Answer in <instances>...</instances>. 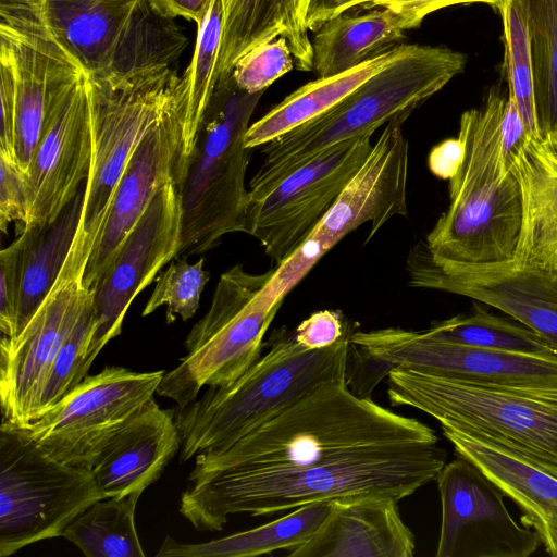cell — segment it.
<instances>
[{
  "label": "cell",
  "instance_id": "obj_50",
  "mask_svg": "<svg viewBox=\"0 0 557 557\" xmlns=\"http://www.w3.org/2000/svg\"><path fill=\"white\" fill-rule=\"evenodd\" d=\"M153 1V4L156 7V9L158 8V5L163 1V0H152Z\"/></svg>",
  "mask_w": 557,
  "mask_h": 557
},
{
  "label": "cell",
  "instance_id": "obj_16",
  "mask_svg": "<svg viewBox=\"0 0 557 557\" xmlns=\"http://www.w3.org/2000/svg\"><path fill=\"white\" fill-rule=\"evenodd\" d=\"M371 136L337 143L250 200L246 233L280 264L315 228L371 150Z\"/></svg>",
  "mask_w": 557,
  "mask_h": 557
},
{
  "label": "cell",
  "instance_id": "obj_39",
  "mask_svg": "<svg viewBox=\"0 0 557 557\" xmlns=\"http://www.w3.org/2000/svg\"><path fill=\"white\" fill-rule=\"evenodd\" d=\"M329 251L315 237H307L276 268L262 295L271 305H282L285 296L305 277L312 267Z\"/></svg>",
  "mask_w": 557,
  "mask_h": 557
},
{
  "label": "cell",
  "instance_id": "obj_49",
  "mask_svg": "<svg viewBox=\"0 0 557 557\" xmlns=\"http://www.w3.org/2000/svg\"><path fill=\"white\" fill-rule=\"evenodd\" d=\"M544 141L552 154L557 159V129L552 133Z\"/></svg>",
  "mask_w": 557,
  "mask_h": 557
},
{
  "label": "cell",
  "instance_id": "obj_37",
  "mask_svg": "<svg viewBox=\"0 0 557 557\" xmlns=\"http://www.w3.org/2000/svg\"><path fill=\"white\" fill-rule=\"evenodd\" d=\"M205 259L188 263L186 257L175 258L169 268L157 278L153 292L147 301L143 317L151 314L161 306H166V321L172 323L180 315L187 321L196 313L201 293L210 278L203 269Z\"/></svg>",
  "mask_w": 557,
  "mask_h": 557
},
{
  "label": "cell",
  "instance_id": "obj_23",
  "mask_svg": "<svg viewBox=\"0 0 557 557\" xmlns=\"http://www.w3.org/2000/svg\"><path fill=\"white\" fill-rule=\"evenodd\" d=\"M398 500L369 496L335 502L311 537L289 557H412L414 535Z\"/></svg>",
  "mask_w": 557,
  "mask_h": 557
},
{
  "label": "cell",
  "instance_id": "obj_6",
  "mask_svg": "<svg viewBox=\"0 0 557 557\" xmlns=\"http://www.w3.org/2000/svg\"><path fill=\"white\" fill-rule=\"evenodd\" d=\"M264 91L248 94L230 77L216 85L195 147L177 184L182 234L177 257L200 255L247 228L250 193L245 175L251 149L245 135Z\"/></svg>",
  "mask_w": 557,
  "mask_h": 557
},
{
  "label": "cell",
  "instance_id": "obj_21",
  "mask_svg": "<svg viewBox=\"0 0 557 557\" xmlns=\"http://www.w3.org/2000/svg\"><path fill=\"white\" fill-rule=\"evenodd\" d=\"M406 120L399 116L386 124L364 162L308 237L320 239L330 250L367 222L371 223L368 242L391 218L407 215L409 152L401 127Z\"/></svg>",
  "mask_w": 557,
  "mask_h": 557
},
{
  "label": "cell",
  "instance_id": "obj_19",
  "mask_svg": "<svg viewBox=\"0 0 557 557\" xmlns=\"http://www.w3.org/2000/svg\"><path fill=\"white\" fill-rule=\"evenodd\" d=\"M182 234V203L177 184L163 186L123 242L114 261L95 288L92 350L121 334L127 309L162 267L177 257Z\"/></svg>",
  "mask_w": 557,
  "mask_h": 557
},
{
  "label": "cell",
  "instance_id": "obj_46",
  "mask_svg": "<svg viewBox=\"0 0 557 557\" xmlns=\"http://www.w3.org/2000/svg\"><path fill=\"white\" fill-rule=\"evenodd\" d=\"M364 0H310L307 12V27L315 32L323 23L361 5Z\"/></svg>",
  "mask_w": 557,
  "mask_h": 557
},
{
  "label": "cell",
  "instance_id": "obj_47",
  "mask_svg": "<svg viewBox=\"0 0 557 557\" xmlns=\"http://www.w3.org/2000/svg\"><path fill=\"white\" fill-rule=\"evenodd\" d=\"M208 3L209 0H163L157 10L166 17H183L198 25Z\"/></svg>",
  "mask_w": 557,
  "mask_h": 557
},
{
  "label": "cell",
  "instance_id": "obj_5",
  "mask_svg": "<svg viewBox=\"0 0 557 557\" xmlns=\"http://www.w3.org/2000/svg\"><path fill=\"white\" fill-rule=\"evenodd\" d=\"M350 335L325 348L306 349L294 331L276 330L265 355L237 380L209 387L199 399L174 408L181 433L180 461L222 451L314 388L347 382Z\"/></svg>",
  "mask_w": 557,
  "mask_h": 557
},
{
  "label": "cell",
  "instance_id": "obj_15",
  "mask_svg": "<svg viewBox=\"0 0 557 557\" xmlns=\"http://www.w3.org/2000/svg\"><path fill=\"white\" fill-rule=\"evenodd\" d=\"M350 343L370 356L388 375L395 367L467 383L557 389V355L530 356L445 343L424 331L386 327L352 332Z\"/></svg>",
  "mask_w": 557,
  "mask_h": 557
},
{
  "label": "cell",
  "instance_id": "obj_22",
  "mask_svg": "<svg viewBox=\"0 0 557 557\" xmlns=\"http://www.w3.org/2000/svg\"><path fill=\"white\" fill-rule=\"evenodd\" d=\"M181 449L175 410L149 399L108 441L91 471L104 498L143 493Z\"/></svg>",
  "mask_w": 557,
  "mask_h": 557
},
{
  "label": "cell",
  "instance_id": "obj_24",
  "mask_svg": "<svg viewBox=\"0 0 557 557\" xmlns=\"http://www.w3.org/2000/svg\"><path fill=\"white\" fill-rule=\"evenodd\" d=\"M457 456L473 462L522 511L545 550L557 557V476L490 440L442 428Z\"/></svg>",
  "mask_w": 557,
  "mask_h": 557
},
{
  "label": "cell",
  "instance_id": "obj_36",
  "mask_svg": "<svg viewBox=\"0 0 557 557\" xmlns=\"http://www.w3.org/2000/svg\"><path fill=\"white\" fill-rule=\"evenodd\" d=\"M92 299L94 295L85 306L52 364L44 391L40 414L87 376L90 366L97 357L92 350L96 329Z\"/></svg>",
  "mask_w": 557,
  "mask_h": 557
},
{
  "label": "cell",
  "instance_id": "obj_41",
  "mask_svg": "<svg viewBox=\"0 0 557 557\" xmlns=\"http://www.w3.org/2000/svg\"><path fill=\"white\" fill-rule=\"evenodd\" d=\"M28 215L26 174L12 158L0 153V227L2 233L12 222L25 224Z\"/></svg>",
  "mask_w": 557,
  "mask_h": 557
},
{
  "label": "cell",
  "instance_id": "obj_44",
  "mask_svg": "<svg viewBox=\"0 0 557 557\" xmlns=\"http://www.w3.org/2000/svg\"><path fill=\"white\" fill-rule=\"evenodd\" d=\"M474 2L487 3L495 8L498 0H364L361 5L369 9H388L400 15L408 29H412L420 26L432 12L454 4Z\"/></svg>",
  "mask_w": 557,
  "mask_h": 557
},
{
  "label": "cell",
  "instance_id": "obj_43",
  "mask_svg": "<svg viewBox=\"0 0 557 557\" xmlns=\"http://www.w3.org/2000/svg\"><path fill=\"white\" fill-rule=\"evenodd\" d=\"M533 139L520 114L513 97L508 92L500 117V164L504 173L512 170Z\"/></svg>",
  "mask_w": 557,
  "mask_h": 557
},
{
  "label": "cell",
  "instance_id": "obj_30",
  "mask_svg": "<svg viewBox=\"0 0 557 557\" xmlns=\"http://www.w3.org/2000/svg\"><path fill=\"white\" fill-rule=\"evenodd\" d=\"M82 207L83 190L53 224L45 227L30 226L20 232L24 236V253L18 332L41 305L58 278L76 235Z\"/></svg>",
  "mask_w": 557,
  "mask_h": 557
},
{
  "label": "cell",
  "instance_id": "obj_12",
  "mask_svg": "<svg viewBox=\"0 0 557 557\" xmlns=\"http://www.w3.org/2000/svg\"><path fill=\"white\" fill-rule=\"evenodd\" d=\"M91 250L79 220L65 262L41 305L16 335H2V421L25 428L39 417L52 364L94 295L83 282Z\"/></svg>",
  "mask_w": 557,
  "mask_h": 557
},
{
  "label": "cell",
  "instance_id": "obj_7",
  "mask_svg": "<svg viewBox=\"0 0 557 557\" xmlns=\"http://www.w3.org/2000/svg\"><path fill=\"white\" fill-rule=\"evenodd\" d=\"M387 397L392 406L418 409L442 428L527 458L557 459V389L485 386L399 366L387 375Z\"/></svg>",
  "mask_w": 557,
  "mask_h": 557
},
{
  "label": "cell",
  "instance_id": "obj_25",
  "mask_svg": "<svg viewBox=\"0 0 557 557\" xmlns=\"http://www.w3.org/2000/svg\"><path fill=\"white\" fill-rule=\"evenodd\" d=\"M221 1L223 23L216 85L231 77L234 65L250 49L278 36L287 39L298 70H313L307 27L310 0Z\"/></svg>",
  "mask_w": 557,
  "mask_h": 557
},
{
  "label": "cell",
  "instance_id": "obj_2",
  "mask_svg": "<svg viewBox=\"0 0 557 557\" xmlns=\"http://www.w3.org/2000/svg\"><path fill=\"white\" fill-rule=\"evenodd\" d=\"M404 443H438V437L421 421L360 397L346 381H336L309 392L228 448L198 454L189 474L285 471Z\"/></svg>",
  "mask_w": 557,
  "mask_h": 557
},
{
  "label": "cell",
  "instance_id": "obj_9",
  "mask_svg": "<svg viewBox=\"0 0 557 557\" xmlns=\"http://www.w3.org/2000/svg\"><path fill=\"white\" fill-rule=\"evenodd\" d=\"M273 270L251 274L236 264L220 276L208 312L186 337V356L164 373L158 395L184 408L203 386L228 385L259 359L263 337L281 307L262 295Z\"/></svg>",
  "mask_w": 557,
  "mask_h": 557
},
{
  "label": "cell",
  "instance_id": "obj_1",
  "mask_svg": "<svg viewBox=\"0 0 557 557\" xmlns=\"http://www.w3.org/2000/svg\"><path fill=\"white\" fill-rule=\"evenodd\" d=\"M445 463L446 451L438 443H404L285 471L189 474L178 510L196 530L219 531L237 513L271 516L369 496L399 502L434 481Z\"/></svg>",
  "mask_w": 557,
  "mask_h": 557
},
{
  "label": "cell",
  "instance_id": "obj_17",
  "mask_svg": "<svg viewBox=\"0 0 557 557\" xmlns=\"http://www.w3.org/2000/svg\"><path fill=\"white\" fill-rule=\"evenodd\" d=\"M442 505L436 557H528L541 540L509 513L502 490L458 456L435 479Z\"/></svg>",
  "mask_w": 557,
  "mask_h": 557
},
{
  "label": "cell",
  "instance_id": "obj_28",
  "mask_svg": "<svg viewBox=\"0 0 557 557\" xmlns=\"http://www.w3.org/2000/svg\"><path fill=\"white\" fill-rule=\"evenodd\" d=\"M404 48L405 44L398 45L349 71L329 77H318L302 85L249 125L245 135V146L249 149L263 146L325 112L394 61Z\"/></svg>",
  "mask_w": 557,
  "mask_h": 557
},
{
  "label": "cell",
  "instance_id": "obj_42",
  "mask_svg": "<svg viewBox=\"0 0 557 557\" xmlns=\"http://www.w3.org/2000/svg\"><path fill=\"white\" fill-rule=\"evenodd\" d=\"M297 343L306 349H321L350 335L347 322L338 310H320L294 330Z\"/></svg>",
  "mask_w": 557,
  "mask_h": 557
},
{
  "label": "cell",
  "instance_id": "obj_10",
  "mask_svg": "<svg viewBox=\"0 0 557 557\" xmlns=\"http://www.w3.org/2000/svg\"><path fill=\"white\" fill-rule=\"evenodd\" d=\"M103 498L91 469L57 460L23 428L1 421V557L62 536L76 517Z\"/></svg>",
  "mask_w": 557,
  "mask_h": 557
},
{
  "label": "cell",
  "instance_id": "obj_20",
  "mask_svg": "<svg viewBox=\"0 0 557 557\" xmlns=\"http://www.w3.org/2000/svg\"><path fill=\"white\" fill-rule=\"evenodd\" d=\"M188 97L181 99L143 138L114 191L111 206L90 252L84 285L94 292L114 261L154 195L166 184H178L183 164V122Z\"/></svg>",
  "mask_w": 557,
  "mask_h": 557
},
{
  "label": "cell",
  "instance_id": "obj_31",
  "mask_svg": "<svg viewBox=\"0 0 557 557\" xmlns=\"http://www.w3.org/2000/svg\"><path fill=\"white\" fill-rule=\"evenodd\" d=\"M140 493L103 498L76 517L62 536L88 557H144L135 510Z\"/></svg>",
  "mask_w": 557,
  "mask_h": 557
},
{
  "label": "cell",
  "instance_id": "obj_3",
  "mask_svg": "<svg viewBox=\"0 0 557 557\" xmlns=\"http://www.w3.org/2000/svg\"><path fill=\"white\" fill-rule=\"evenodd\" d=\"M506 97L493 88L482 109L462 113L465 156L449 180V206L426 235L434 256L462 269L512 264L522 225V191L512 168L500 164V117Z\"/></svg>",
  "mask_w": 557,
  "mask_h": 557
},
{
  "label": "cell",
  "instance_id": "obj_14",
  "mask_svg": "<svg viewBox=\"0 0 557 557\" xmlns=\"http://www.w3.org/2000/svg\"><path fill=\"white\" fill-rule=\"evenodd\" d=\"M164 373L106 367L23 429L57 460L91 469L108 441L153 397Z\"/></svg>",
  "mask_w": 557,
  "mask_h": 557
},
{
  "label": "cell",
  "instance_id": "obj_13",
  "mask_svg": "<svg viewBox=\"0 0 557 557\" xmlns=\"http://www.w3.org/2000/svg\"><path fill=\"white\" fill-rule=\"evenodd\" d=\"M94 119L89 74L71 53L54 67L42 127L28 166V215L21 231L53 224L89 174Z\"/></svg>",
  "mask_w": 557,
  "mask_h": 557
},
{
  "label": "cell",
  "instance_id": "obj_29",
  "mask_svg": "<svg viewBox=\"0 0 557 557\" xmlns=\"http://www.w3.org/2000/svg\"><path fill=\"white\" fill-rule=\"evenodd\" d=\"M333 503H313L293 509L272 522L205 543H181L168 535L158 557H253L293 550L307 542L329 515Z\"/></svg>",
  "mask_w": 557,
  "mask_h": 557
},
{
  "label": "cell",
  "instance_id": "obj_40",
  "mask_svg": "<svg viewBox=\"0 0 557 557\" xmlns=\"http://www.w3.org/2000/svg\"><path fill=\"white\" fill-rule=\"evenodd\" d=\"M24 236H18L0 252V330L2 335L18 332Z\"/></svg>",
  "mask_w": 557,
  "mask_h": 557
},
{
  "label": "cell",
  "instance_id": "obj_27",
  "mask_svg": "<svg viewBox=\"0 0 557 557\" xmlns=\"http://www.w3.org/2000/svg\"><path fill=\"white\" fill-rule=\"evenodd\" d=\"M406 30L405 20L388 9L359 14L343 12L314 32L313 70L318 77L349 71L396 47Z\"/></svg>",
  "mask_w": 557,
  "mask_h": 557
},
{
  "label": "cell",
  "instance_id": "obj_34",
  "mask_svg": "<svg viewBox=\"0 0 557 557\" xmlns=\"http://www.w3.org/2000/svg\"><path fill=\"white\" fill-rule=\"evenodd\" d=\"M534 75V106L540 137L557 129V0H524Z\"/></svg>",
  "mask_w": 557,
  "mask_h": 557
},
{
  "label": "cell",
  "instance_id": "obj_26",
  "mask_svg": "<svg viewBox=\"0 0 557 557\" xmlns=\"http://www.w3.org/2000/svg\"><path fill=\"white\" fill-rule=\"evenodd\" d=\"M522 191V225L512 265L557 275V159L531 139L513 165Z\"/></svg>",
  "mask_w": 557,
  "mask_h": 557
},
{
  "label": "cell",
  "instance_id": "obj_18",
  "mask_svg": "<svg viewBox=\"0 0 557 557\" xmlns=\"http://www.w3.org/2000/svg\"><path fill=\"white\" fill-rule=\"evenodd\" d=\"M409 285L472 298L539 334L557 351V275L512 264L469 270L451 265L418 242L406 259Z\"/></svg>",
  "mask_w": 557,
  "mask_h": 557
},
{
  "label": "cell",
  "instance_id": "obj_8",
  "mask_svg": "<svg viewBox=\"0 0 557 557\" xmlns=\"http://www.w3.org/2000/svg\"><path fill=\"white\" fill-rule=\"evenodd\" d=\"M89 81L94 139L81 224L95 245L131 157L145 135L188 97L189 82L185 72L178 74L173 65L160 63L126 73L89 75Z\"/></svg>",
  "mask_w": 557,
  "mask_h": 557
},
{
  "label": "cell",
  "instance_id": "obj_45",
  "mask_svg": "<svg viewBox=\"0 0 557 557\" xmlns=\"http://www.w3.org/2000/svg\"><path fill=\"white\" fill-rule=\"evenodd\" d=\"M465 156V143L457 136L436 145L429 154L431 172L442 178L450 180L458 172Z\"/></svg>",
  "mask_w": 557,
  "mask_h": 557
},
{
  "label": "cell",
  "instance_id": "obj_4",
  "mask_svg": "<svg viewBox=\"0 0 557 557\" xmlns=\"http://www.w3.org/2000/svg\"><path fill=\"white\" fill-rule=\"evenodd\" d=\"M466 57L446 47L406 45L404 51L338 103L263 145V163L249 183L259 200L331 146L372 136L414 109L460 74Z\"/></svg>",
  "mask_w": 557,
  "mask_h": 557
},
{
  "label": "cell",
  "instance_id": "obj_33",
  "mask_svg": "<svg viewBox=\"0 0 557 557\" xmlns=\"http://www.w3.org/2000/svg\"><path fill=\"white\" fill-rule=\"evenodd\" d=\"M222 23V1L209 0L205 14L197 25L191 61L185 70L189 82V94L183 122V164L195 147L216 88Z\"/></svg>",
  "mask_w": 557,
  "mask_h": 557
},
{
  "label": "cell",
  "instance_id": "obj_38",
  "mask_svg": "<svg viewBox=\"0 0 557 557\" xmlns=\"http://www.w3.org/2000/svg\"><path fill=\"white\" fill-rule=\"evenodd\" d=\"M295 64L287 39L278 36L245 53L234 65L231 77L239 89L248 94L262 92L290 72Z\"/></svg>",
  "mask_w": 557,
  "mask_h": 557
},
{
  "label": "cell",
  "instance_id": "obj_32",
  "mask_svg": "<svg viewBox=\"0 0 557 557\" xmlns=\"http://www.w3.org/2000/svg\"><path fill=\"white\" fill-rule=\"evenodd\" d=\"M436 341L530 356L557 355L539 334L474 305L473 310L437 321L423 330Z\"/></svg>",
  "mask_w": 557,
  "mask_h": 557
},
{
  "label": "cell",
  "instance_id": "obj_48",
  "mask_svg": "<svg viewBox=\"0 0 557 557\" xmlns=\"http://www.w3.org/2000/svg\"><path fill=\"white\" fill-rule=\"evenodd\" d=\"M524 458H527V457H524ZM527 459L530 460L531 462L535 463L540 468H542L557 476V459H532V458H527Z\"/></svg>",
  "mask_w": 557,
  "mask_h": 557
},
{
  "label": "cell",
  "instance_id": "obj_35",
  "mask_svg": "<svg viewBox=\"0 0 557 557\" xmlns=\"http://www.w3.org/2000/svg\"><path fill=\"white\" fill-rule=\"evenodd\" d=\"M495 8L503 21L508 92L516 100L531 137L541 139L535 116L534 75L527 3L524 0H498Z\"/></svg>",
  "mask_w": 557,
  "mask_h": 557
},
{
  "label": "cell",
  "instance_id": "obj_11",
  "mask_svg": "<svg viewBox=\"0 0 557 557\" xmlns=\"http://www.w3.org/2000/svg\"><path fill=\"white\" fill-rule=\"evenodd\" d=\"M61 44L91 76L178 60L187 38L152 0H40Z\"/></svg>",
  "mask_w": 557,
  "mask_h": 557
}]
</instances>
